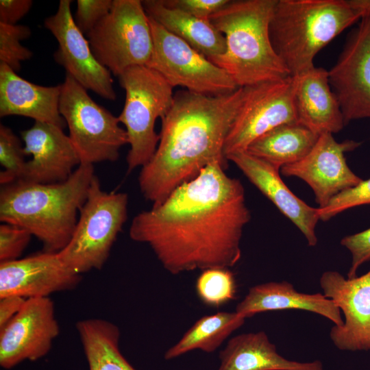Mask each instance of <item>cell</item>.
I'll return each instance as SVG.
<instances>
[{"instance_id": "6da1fadb", "label": "cell", "mask_w": 370, "mask_h": 370, "mask_svg": "<svg viewBox=\"0 0 370 370\" xmlns=\"http://www.w3.org/2000/svg\"><path fill=\"white\" fill-rule=\"evenodd\" d=\"M219 162L177 187L160 204L138 213L132 240L150 247L171 274L234 267L251 219L241 181Z\"/></svg>"}, {"instance_id": "7a4b0ae2", "label": "cell", "mask_w": 370, "mask_h": 370, "mask_svg": "<svg viewBox=\"0 0 370 370\" xmlns=\"http://www.w3.org/2000/svg\"><path fill=\"white\" fill-rule=\"evenodd\" d=\"M244 96V88L219 96L181 90L161 119L156 152L141 167L138 185L152 206L209 164L227 167L224 145Z\"/></svg>"}, {"instance_id": "3957f363", "label": "cell", "mask_w": 370, "mask_h": 370, "mask_svg": "<svg viewBox=\"0 0 370 370\" xmlns=\"http://www.w3.org/2000/svg\"><path fill=\"white\" fill-rule=\"evenodd\" d=\"M95 175L92 164L82 163L62 182L17 180L1 186L0 221L28 230L43 251L59 252L73 236Z\"/></svg>"}, {"instance_id": "277c9868", "label": "cell", "mask_w": 370, "mask_h": 370, "mask_svg": "<svg viewBox=\"0 0 370 370\" xmlns=\"http://www.w3.org/2000/svg\"><path fill=\"white\" fill-rule=\"evenodd\" d=\"M277 0L230 1L209 20L224 36L225 50L209 60L238 87L291 76L276 53L269 25Z\"/></svg>"}, {"instance_id": "5b68a950", "label": "cell", "mask_w": 370, "mask_h": 370, "mask_svg": "<svg viewBox=\"0 0 370 370\" xmlns=\"http://www.w3.org/2000/svg\"><path fill=\"white\" fill-rule=\"evenodd\" d=\"M359 18L347 0H277L270 37L290 75L295 76L314 67L319 51Z\"/></svg>"}, {"instance_id": "8992f818", "label": "cell", "mask_w": 370, "mask_h": 370, "mask_svg": "<svg viewBox=\"0 0 370 370\" xmlns=\"http://www.w3.org/2000/svg\"><path fill=\"white\" fill-rule=\"evenodd\" d=\"M127 193L103 190L95 175L73 236L58 252L62 262L79 274L102 269L127 221Z\"/></svg>"}, {"instance_id": "52a82bcc", "label": "cell", "mask_w": 370, "mask_h": 370, "mask_svg": "<svg viewBox=\"0 0 370 370\" xmlns=\"http://www.w3.org/2000/svg\"><path fill=\"white\" fill-rule=\"evenodd\" d=\"M125 91L123 108L118 116L125 126L130 149L127 171L148 163L157 149L160 136L155 131L157 119L169 111L173 100V88L157 71L138 66L124 71L119 77Z\"/></svg>"}, {"instance_id": "ba28073f", "label": "cell", "mask_w": 370, "mask_h": 370, "mask_svg": "<svg viewBox=\"0 0 370 370\" xmlns=\"http://www.w3.org/2000/svg\"><path fill=\"white\" fill-rule=\"evenodd\" d=\"M61 85L60 112L81 164L117 160L121 149L128 144L118 116L97 104L70 75Z\"/></svg>"}, {"instance_id": "9c48e42d", "label": "cell", "mask_w": 370, "mask_h": 370, "mask_svg": "<svg viewBox=\"0 0 370 370\" xmlns=\"http://www.w3.org/2000/svg\"><path fill=\"white\" fill-rule=\"evenodd\" d=\"M87 36L97 60L117 77L129 68L147 66L152 55L149 18L140 0H114Z\"/></svg>"}, {"instance_id": "30bf717a", "label": "cell", "mask_w": 370, "mask_h": 370, "mask_svg": "<svg viewBox=\"0 0 370 370\" xmlns=\"http://www.w3.org/2000/svg\"><path fill=\"white\" fill-rule=\"evenodd\" d=\"M149 18L153 48L147 66L159 73L173 88L210 96L227 95L240 88L224 70Z\"/></svg>"}, {"instance_id": "8fae6325", "label": "cell", "mask_w": 370, "mask_h": 370, "mask_svg": "<svg viewBox=\"0 0 370 370\" xmlns=\"http://www.w3.org/2000/svg\"><path fill=\"white\" fill-rule=\"evenodd\" d=\"M294 77L244 87V96L224 145L226 156L243 151L273 128L297 121L294 105Z\"/></svg>"}, {"instance_id": "7c38bea8", "label": "cell", "mask_w": 370, "mask_h": 370, "mask_svg": "<svg viewBox=\"0 0 370 370\" xmlns=\"http://www.w3.org/2000/svg\"><path fill=\"white\" fill-rule=\"evenodd\" d=\"M71 0H60L56 12L45 18V27L56 38L58 47L53 54L66 75L86 90L114 101L116 95L111 72L93 54L88 40L77 27L71 13Z\"/></svg>"}, {"instance_id": "4fadbf2b", "label": "cell", "mask_w": 370, "mask_h": 370, "mask_svg": "<svg viewBox=\"0 0 370 370\" xmlns=\"http://www.w3.org/2000/svg\"><path fill=\"white\" fill-rule=\"evenodd\" d=\"M360 142H337L332 134H321L312 149L301 160L285 165L284 176L296 177L308 184L319 208H324L340 193L358 184L362 180L348 166L345 153L356 149Z\"/></svg>"}, {"instance_id": "5bb4252c", "label": "cell", "mask_w": 370, "mask_h": 370, "mask_svg": "<svg viewBox=\"0 0 370 370\" xmlns=\"http://www.w3.org/2000/svg\"><path fill=\"white\" fill-rule=\"evenodd\" d=\"M328 77L345 125L370 118V15L352 32Z\"/></svg>"}, {"instance_id": "9a60e30c", "label": "cell", "mask_w": 370, "mask_h": 370, "mask_svg": "<svg viewBox=\"0 0 370 370\" xmlns=\"http://www.w3.org/2000/svg\"><path fill=\"white\" fill-rule=\"evenodd\" d=\"M60 333L53 301L27 299L17 314L0 330V365L9 369L21 362L36 361L50 351Z\"/></svg>"}, {"instance_id": "2e32d148", "label": "cell", "mask_w": 370, "mask_h": 370, "mask_svg": "<svg viewBox=\"0 0 370 370\" xmlns=\"http://www.w3.org/2000/svg\"><path fill=\"white\" fill-rule=\"evenodd\" d=\"M320 286L345 316L343 325L330 330L334 345L343 351L370 350V270L353 278L328 271L321 275Z\"/></svg>"}, {"instance_id": "e0dca14e", "label": "cell", "mask_w": 370, "mask_h": 370, "mask_svg": "<svg viewBox=\"0 0 370 370\" xmlns=\"http://www.w3.org/2000/svg\"><path fill=\"white\" fill-rule=\"evenodd\" d=\"M81 274L69 269L58 252L42 251L24 258L0 262V298L49 297L75 288Z\"/></svg>"}, {"instance_id": "ac0fdd59", "label": "cell", "mask_w": 370, "mask_h": 370, "mask_svg": "<svg viewBox=\"0 0 370 370\" xmlns=\"http://www.w3.org/2000/svg\"><path fill=\"white\" fill-rule=\"evenodd\" d=\"M26 162L21 180L27 182L54 184L66 181L81 164L69 135L54 124L34 121L21 132Z\"/></svg>"}, {"instance_id": "d6986e66", "label": "cell", "mask_w": 370, "mask_h": 370, "mask_svg": "<svg viewBox=\"0 0 370 370\" xmlns=\"http://www.w3.org/2000/svg\"><path fill=\"white\" fill-rule=\"evenodd\" d=\"M247 178L303 234L309 246L318 242L315 233L319 221L318 208L308 205L286 185L280 170L246 151L226 156Z\"/></svg>"}, {"instance_id": "ffe728a7", "label": "cell", "mask_w": 370, "mask_h": 370, "mask_svg": "<svg viewBox=\"0 0 370 370\" xmlns=\"http://www.w3.org/2000/svg\"><path fill=\"white\" fill-rule=\"evenodd\" d=\"M293 77L297 121L319 136L341 131L345 124L328 71L314 66Z\"/></svg>"}, {"instance_id": "44dd1931", "label": "cell", "mask_w": 370, "mask_h": 370, "mask_svg": "<svg viewBox=\"0 0 370 370\" xmlns=\"http://www.w3.org/2000/svg\"><path fill=\"white\" fill-rule=\"evenodd\" d=\"M61 88V84L44 86L28 82L0 62V116H22L64 128L59 109Z\"/></svg>"}, {"instance_id": "7402d4cb", "label": "cell", "mask_w": 370, "mask_h": 370, "mask_svg": "<svg viewBox=\"0 0 370 370\" xmlns=\"http://www.w3.org/2000/svg\"><path fill=\"white\" fill-rule=\"evenodd\" d=\"M286 309L318 314L330 320L336 326L343 323L341 311L332 300L319 293L298 292L286 281L270 282L251 287L235 311L249 318L259 312Z\"/></svg>"}, {"instance_id": "603a6c76", "label": "cell", "mask_w": 370, "mask_h": 370, "mask_svg": "<svg viewBox=\"0 0 370 370\" xmlns=\"http://www.w3.org/2000/svg\"><path fill=\"white\" fill-rule=\"evenodd\" d=\"M219 358L217 370H323L319 360L298 362L284 358L263 331L232 337Z\"/></svg>"}, {"instance_id": "cb8c5ba5", "label": "cell", "mask_w": 370, "mask_h": 370, "mask_svg": "<svg viewBox=\"0 0 370 370\" xmlns=\"http://www.w3.org/2000/svg\"><path fill=\"white\" fill-rule=\"evenodd\" d=\"M142 3L149 17L208 60L224 53V36L209 19L199 18L180 10L168 7L162 0H144Z\"/></svg>"}, {"instance_id": "d4e9b609", "label": "cell", "mask_w": 370, "mask_h": 370, "mask_svg": "<svg viewBox=\"0 0 370 370\" xmlns=\"http://www.w3.org/2000/svg\"><path fill=\"white\" fill-rule=\"evenodd\" d=\"M319 136L298 121L289 122L260 136L245 151L280 170L306 156Z\"/></svg>"}, {"instance_id": "484cf974", "label": "cell", "mask_w": 370, "mask_h": 370, "mask_svg": "<svg viewBox=\"0 0 370 370\" xmlns=\"http://www.w3.org/2000/svg\"><path fill=\"white\" fill-rule=\"evenodd\" d=\"M89 370H136L119 349L120 330L113 323L92 318L76 323Z\"/></svg>"}, {"instance_id": "4316f807", "label": "cell", "mask_w": 370, "mask_h": 370, "mask_svg": "<svg viewBox=\"0 0 370 370\" xmlns=\"http://www.w3.org/2000/svg\"><path fill=\"white\" fill-rule=\"evenodd\" d=\"M247 319L234 312H219L198 319L180 340L166 350V360L179 357L193 349L210 353L214 352Z\"/></svg>"}, {"instance_id": "83f0119b", "label": "cell", "mask_w": 370, "mask_h": 370, "mask_svg": "<svg viewBox=\"0 0 370 370\" xmlns=\"http://www.w3.org/2000/svg\"><path fill=\"white\" fill-rule=\"evenodd\" d=\"M196 291L205 304L219 307L235 298L236 284L234 274L225 268L204 270L197 280Z\"/></svg>"}, {"instance_id": "f1b7e54d", "label": "cell", "mask_w": 370, "mask_h": 370, "mask_svg": "<svg viewBox=\"0 0 370 370\" xmlns=\"http://www.w3.org/2000/svg\"><path fill=\"white\" fill-rule=\"evenodd\" d=\"M24 146L20 138L8 127L0 125V172L1 186L21 179L26 162Z\"/></svg>"}, {"instance_id": "f546056e", "label": "cell", "mask_w": 370, "mask_h": 370, "mask_svg": "<svg viewBox=\"0 0 370 370\" xmlns=\"http://www.w3.org/2000/svg\"><path fill=\"white\" fill-rule=\"evenodd\" d=\"M31 36V29L23 25L0 23V62L18 71L23 61L32 58L33 53L21 45V41Z\"/></svg>"}, {"instance_id": "4dcf8cb0", "label": "cell", "mask_w": 370, "mask_h": 370, "mask_svg": "<svg viewBox=\"0 0 370 370\" xmlns=\"http://www.w3.org/2000/svg\"><path fill=\"white\" fill-rule=\"evenodd\" d=\"M365 204H370V178L340 193L324 208H318L319 220L327 221L344 210Z\"/></svg>"}, {"instance_id": "1f68e13d", "label": "cell", "mask_w": 370, "mask_h": 370, "mask_svg": "<svg viewBox=\"0 0 370 370\" xmlns=\"http://www.w3.org/2000/svg\"><path fill=\"white\" fill-rule=\"evenodd\" d=\"M32 236L28 230L21 227L2 223L0 225V262L19 259Z\"/></svg>"}, {"instance_id": "d6a6232c", "label": "cell", "mask_w": 370, "mask_h": 370, "mask_svg": "<svg viewBox=\"0 0 370 370\" xmlns=\"http://www.w3.org/2000/svg\"><path fill=\"white\" fill-rule=\"evenodd\" d=\"M114 0H77L74 18L77 27L83 34H88L108 14Z\"/></svg>"}, {"instance_id": "836d02e7", "label": "cell", "mask_w": 370, "mask_h": 370, "mask_svg": "<svg viewBox=\"0 0 370 370\" xmlns=\"http://www.w3.org/2000/svg\"><path fill=\"white\" fill-rule=\"evenodd\" d=\"M341 245L349 251L352 257L347 278H355L359 267L370 260V227L345 236L341 241Z\"/></svg>"}, {"instance_id": "e575fe53", "label": "cell", "mask_w": 370, "mask_h": 370, "mask_svg": "<svg viewBox=\"0 0 370 370\" xmlns=\"http://www.w3.org/2000/svg\"><path fill=\"white\" fill-rule=\"evenodd\" d=\"M229 1L230 0H162L168 7L202 19H209Z\"/></svg>"}, {"instance_id": "d590c367", "label": "cell", "mask_w": 370, "mask_h": 370, "mask_svg": "<svg viewBox=\"0 0 370 370\" xmlns=\"http://www.w3.org/2000/svg\"><path fill=\"white\" fill-rule=\"evenodd\" d=\"M32 0H1L0 23L16 25L30 10Z\"/></svg>"}, {"instance_id": "8d00e7d4", "label": "cell", "mask_w": 370, "mask_h": 370, "mask_svg": "<svg viewBox=\"0 0 370 370\" xmlns=\"http://www.w3.org/2000/svg\"><path fill=\"white\" fill-rule=\"evenodd\" d=\"M25 300L26 299L18 296L0 298V330L17 314Z\"/></svg>"}, {"instance_id": "74e56055", "label": "cell", "mask_w": 370, "mask_h": 370, "mask_svg": "<svg viewBox=\"0 0 370 370\" xmlns=\"http://www.w3.org/2000/svg\"><path fill=\"white\" fill-rule=\"evenodd\" d=\"M360 18L370 15V0H347Z\"/></svg>"}]
</instances>
